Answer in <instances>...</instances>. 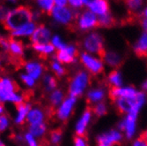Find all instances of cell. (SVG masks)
Returning a JSON list of instances; mask_svg holds the SVG:
<instances>
[{
	"label": "cell",
	"instance_id": "4fadbf2b",
	"mask_svg": "<svg viewBox=\"0 0 147 146\" xmlns=\"http://www.w3.org/2000/svg\"><path fill=\"white\" fill-rule=\"evenodd\" d=\"M25 70L28 75L32 77L34 80H37L43 75L44 66L37 61H29L25 65Z\"/></svg>",
	"mask_w": 147,
	"mask_h": 146
},
{
	"label": "cell",
	"instance_id": "44dd1931",
	"mask_svg": "<svg viewBox=\"0 0 147 146\" xmlns=\"http://www.w3.org/2000/svg\"><path fill=\"white\" fill-rule=\"evenodd\" d=\"M136 117H138L136 114L129 113L127 118L124 119V120H125V132H126V135H127L128 138H131L135 134Z\"/></svg>",
	"mask_w": 147,
	"mask_h": 146
},
{
	"label": "cell",
	"instance_id": "836d02e7",
	"mask_svg": "<svg viewBox=\"0 0 147 146\" xmlns=\"http://www.w3.org/2000/svg\"><path fill=\"white\" fill-rule=\"evenodd\" d=\"M51 44L53 45L55 48L59 49V50H64L67 48V44L62 41V39L59 36H54L51 38Z\"/></svg>",
	"mask_w": 147,
	"mask_h": 146
},
{
	"label": "cell",
	"instance_id": "2e32d148",
	"mask_svg": "<svg viewBox=\"0 0 147 146\" xmlns=\"http://www.w3.org/2000/svg\"><path fill=\"white\" fill-rule=\"evenodd\" d=\"M103 59L109 67H112L113 68H119L123 63L121 56L118 52H115L113 50L106 51V54H105Z\"/></svg>",
	"mask_w": 147,
	"mask_h": 146
},
{
	"label": "cell",
	"instance_id": "7402d4cb",
	"mask_svg": "<svg viewBox=\"0 0 147 146\" xmlns=\"http://www.w3.org/2000/svg\"><path fill=\"white\" fill-rule=\"evenodd\" d=\"M105 91L102 89H95L88 92L87 94V102L89 104H94L101 101L104 98Z\"/></svg>",
	"mask_w": 147,
	"mask_h": 146
},
{
	"label": "cell",
	"instance_id": "60d3db41",
	"mask_svg": "<svg viewBox=\"0 0 147 146\" xmlns=\"http://www.w3.org/2000/svg\"><path fill=\"white\" fill-rule=\"evenodd\" d=\"M68 4L73 8H80L83 5V1H81V0H70V1H68Z\"/></svg>",
	"mask_w": 147,
	"mask_h": 146
},
{
	"label": "cell",
	"instance_id": "4dcf8cb0",
	"mask_svg": "<svg viewBox=\"0 0 147 146\" xmlns=\"http://www.w3.org/2000/svg\"><path fill=\"white\" fill-rule=\"evenodd\" d=\"M36 3L43 11H45L49 13H51L52 9L55 6L53 0H38Z\"/></svg>",
	"mask_w": 147,
	"mask_h": 146
},
{
	"label": "cell",
	"instance_id": "9c48e42d",
	"mask_svg": "<svg viewBox=\"0 0 147 146\" xmlns=\"http://www.w3.org/2000/svg\"><path fill=\"white\" fill-rule=\"evenodd\" d=\"M136 94H138V91L132 87H126V88L111 87L109 89V98L113 102L119 98L133 99L136 98Z\"/></svg>",
	"mask_w": 147,
	"mask_h": 146
},
{
	"label": "cell",
	"instance_id": "d6986e66",
	"mask_svg": "<svg viewBox=\"0 0 147 146\" xmlns=\"http://www.w3.org/2000/svg\"><path fill=\"white\" fill-rule=\"evenodd\" d=\"M17 109V115L15 118L16 124H22L24 120L27 119L28 113L31 109V106L28 102H24L20 105H16Z\"/></svg>",
	"mask_w": 147,
	"mask_h": 146
},
{
	"label": "cell",
	"instance_id": "8d00e7d4",
	"mask_svg": "<svg viewBox=\"0 0 147 146\" xmlns=\"http://www.w3.org/2000/svg\"><path fill=\"white\" fill-rule=\"evenodd\" d=\"M20 79L22 80V81L28 87H33L36 83V80H34L32 77H30L27 74H22V75H20Z\"/></svg>",
	"mask_w": 147,
	"mask_h": 146
},
{
	"label": "cell",
	"instance_id": "e0dca14e",
	"mask_svg": "<svg viewBox=\"0 0 147 146\" xmlns=\"http://www.w3.org/2000/svg\"><path fill=\"white\" fill-rule=\"evenodd\" d=\"M45 118V115L44 111L38 107H34L31 108L30 111L28 112L26 120L29 123V125H35V124L44 122Z\"/></svg>",
	"mask_w": 147,
	"mask_h": 146
},
{
	"label": "cell",
	"instance_id": "1f68e13d",
	"mask_svg": "<svg viewBox=\"0 0 147 146\" xmlns=\"http://www.w3.org/2000/svg\"><path fill=\"white\" fill-rule=\"evenodd\" d=\"M51 69L53 70V72L55 73V74L58 76L61 77V76H63V75H65V69H64V67H63L60 65V63L56 59L53 61H51Z\"/></svg>",
	"mask_w": 147,
	"mask_h": 146
},
{
	"label": "cell",
	"instance_id": "7bdbcfd3",
	"mask_svg": "<svg viewBox=\"0 0 147 146\" xmlns=\"http://www.w3.org/2000/svg\"><path fill=\"white\" fill-rule=\"evenodd\" d=\"M133 146H147V142L140 137L133 143Z\"/></svg>",
	"mask_w": 147,
	"mask_h": 146
},
{
	"label": "cell",
	"instance_id": "83f0119b",
	"mask_svg": "<svg viewBox=\"0 0 147 146\" xmlns=\"http://www.w3.org/2000/svg\"><path fill=\"white\" fill-rule=\"evenodd\" d=\"M126 5H127L129 12L132 13V15L136 14L140 12V9L143 5V2L139 1V0H130V1L126 2Z\"/></svg>",
	"mask_w": 147,
	"mask_h": 146
},
{
	"label": "cell",
	"instance_id": "f546056e",
	"mask_svg": "<svg viewBox=\"0 0 147 146\" xmlns=\"http://www.w3.org/2000/svg\"><path fill=\"white\" fill-rule=\"evenodd\" d=\"M98 26L100 27H112L115 23V20L109 13L100 16L98 19Z\"/></svg>",
	"mask_w": 147,
	"mask_h": 146
},
{
	"label": "cell",
	"instance_id": "7c38bea8",
	"mask_svg": "<svg viewBox=\"0 0 147 146\" xmlns=\"http://www.w3.org/2000/svg\"><path fill=\"white\" fill-rule=\"evenodd\" d=\"M76 98L73 97H69L63 101L57 112L58 118L61 120H67L74 109V106L76 105Z\"/></svg>",
	"mask_w": 147,
	"mask_h": 146
},
{
	"label": "cell",
	"instance_id": "f1b7e54d",
	"mask_svg": "<svg viewBox=\"0 0 147 146\" xmlns=\"http://www.w3.org/2000/svg\"><path fill=\"white\" fill-rule=\"evenodd\" d=\"M43 81H44V86L45 90L47 91H51L56 89L57 87V81L56 79L51 75H45L43 78Z\"/></svg>",
	"mask_w": 147,
	"mask_h": 146
},
{
	"label": "cell",
	"instance_id": "74e56055",
	"mask_svg": "<svg viewBox=\"0 0 147 146\" xmlns=\"http://www.w3.org/2000/svg\"><path fill=\"white\" fill-rule=\"evenodd\" d=\"M9 127V119L6 115L0 116V132H4Z\"/></svg>",
	"mask_w": 147,
	"mask_h": 146
},
{
	"label": "cell",
	"instance_id": "8fae6325",
	"mask_svg": "<svg viewBox=\"0 0 147 146\" xmlns=\"http://www.w3.org/2000/svg\"><path fill=\"white\" fill-rule=\"evenodd\" d=\"M87 5L90 12L94 14H98L103 16L108 13L109 12V5L107 1L105 0H94V1H83V5Z\"/></svg>",
	"mask_w": 147,
	"mask_h": 146
},
{
	"label": "cell",
	"instance_id": "52a82bcc",
	"mask_svg": "<svg viewBox=\"0 0 147 146\" xmlns=\"http://www.w3.org/2000/svg\"><path fill=\"white\" fill-rule=\"evenodd\" d=\"M122 140V135L118 130H110L107 133L99 135L97 137L98 145L112 146L118 144Z\"/></svg>",
	"mask_w": 147,
	"mask_h": 146
},
{
	"label": "cell",
	"instance_id": "7dc6e473",
	"mask_svg": "<svg viewBox=\"0 0 147 146\" xmlns=\"http://www.w3.org/2000/svg\"><path fill=\"white\" fill-rule=\"evenodd\" d=\"M142 87H143V89H145V90H147V80L143 83V85H142Z\"/></svg>",
	"mask_w": 147,
	"mask_h": 146
},
{
	"label": "cell",
	"instance_id": "5b68a950",
	"mask_svg": "<svg viewBox=\"0 0 147 146\" xmlns=\"http://www.w3.org/2000/svg\"><path fill=\"white\" fill-rule=\"evenodd\" d=\"M51 16L60 24L67 25L71 23V22L76 18V13L68 7H59L54 6L51 13Z\"/></svg>",
	"mask_w": 147,
	"mask_h": 146
},
{
	"label": "cell",
	"instance_id": "bcb514c9",
	"mask_svg": "<svg viewBox=\"0 0 147 146\" xmlns=\"http://www.w3.org/2000/svg\"><path fill=\"white\" fill-rule=\"evenodd\" d=\"M4 111H5V109H4V106H3L2 105H0V116L3 115Z\"/></svg>",
	"mask_w": 147,
	"mask_h": 146
},
{
	"label": "cell",
	"instance_id": "30bf717a",
	"mask_svg": "<svg viewBox=\"0 0 147 146\" xmlns=\"http://www.w3.org/2000/svg\"><path fill=\"white\" fill-rule=\"evenodd\" d=\"M98 26V18L90 11H85L84 13H82L78 19V27L82 30H87Z\"/></svg>",
	"mask_w": 147,
	"mask_h": 146
},
{
	"label": "cell",
	"instance_id": "f6af8a7d",
	"mask_svg": "<svg viewBox=\"0 0 147 146\" xmlns=\"http://www.w3.org/2000/svg\"><path fill=\"white\" fill-rule=\"evenodd\" d=\"M140 137H141L144 140H145V141L147 142V129H146V130H145V131H144V132L140 135Z\"/></svg>",
	"mask_w": 147,
	"mask_h": 146
},
{
	"label": "cell",
	"instance_id": "484cf974",
	"mask_svg": "<svg viewBox=\"0 0 147 146\" xmlns=\"http://www.w3.org/2000/svg\"><path fill=\"white\" fill-rule=\"evenodd\" d=\"M108 81L109 83H111L112 87L121 88V86L122 85L121 75L120 74V72H118L117 70H113L108 75Z\"/></svg>",
	"mask_w": 147,
	"mask_h": 146
},
{
	"label": "cell",
	"instance_id": "cb8c5ba5",
	"mask_svg": "<svg viewBox=\"0 0 147 146\" xmlns=\"http://www.w3.org/2000/svg\"><path fill=\"white\" fill-rule=\"evenodd\" d=\"M55 59L61 63H73L76 61V57L71 55L67 49L58 50Z\"/></svg>",
	"mask_w": 147,
	"mask_h": 146
},
{
	"label": "cell",
	"instance_id": "d6a6232c",
	"mask_svg": "<svg viewBox=\"0 0 147 146\" xmlns=\"http://www.w3.org/2000/svg\"><path fill=\"white\" fill-rule=\"evenodd\" d=\"M94 113L96 114L97 116L98 117H101V116H104L106 115L107 112V108L106 106L104 103H99V104H97L96 106H94L93 108L91 109Z\"/></svg>",
	"mask_w": 147,
	"mask_h": 146
},
{
	"label": "cell",
	"instance_id": "816d5d0a",
	"mask_svg": "<svg viewBox=\"0 0 147 146\" xmlns=\"http://www.w3.org/2000/svg\"><path fill=\"white\" fill-rule=\"evenodd\" d=\"M0 101H1V100H0Z\"/></svg>",
	"mask_w": 147,
	"mask_h": 146
},
{
	"label": "cell",
	"instance_id": "d4e9b609",
	"mask_svg": "<svg viewBox=\"0 0 147 146\" xmlns=\"http://www.w3.org/2000/svg\"><path fill=\"white\" fill-rule=\"evenodd\" d=\"M63 99H64V93H63V91L60 89L53 90L50 95L51 105L53 107H56L59 105H60V104L63 102Z\"/></svg>",
	"mask_w": 147,
	"mask_h": 146
},
{
	"label": "cell",
	"instance_id": "ba28073f",
	"mask_svg": "<svg viewBox=\"0 0 147 146\" xmlns=\"http://www.w3.org/2000/svg\"><path fill=\"white\" fill-rule=\"evenodd\" d=\"M51 40V31L44 25L36 27L35 32L30 36L32 44H47Z\"/></svg>",
	"mask_w": 147,
	"mask_h": 146
},
{
	"label": "cell",
	"instance_id": "ac0fdd59",
	"mask_svg": "<svg viewBox=\"0 0 147 146\" xmlns=\"http://www.w3.org/2000/svg\"><path fill=\"white\" fill-rule=\"evenodd\" d=\"M36 26L34 22H29L20 28L12 31V36L13 37H25V36H31L35 32Z\"/></svg>",
	"mask_w": 147,
	"mask_h": 146
},
{
	"label": "cell",
	"instance_id": "681fc988",
	"mask_svg": "<svg viewBox=\"0 0 147 146\" xmlns=\"http://www.w3.org/2000/svg\"><path fill=\"white\" fill-rule=\"evenodd\" d=\"M0 146H5V144L1 140H0Z\"/></svg>",
	"mask_w": 147,
	"mask_h": 146
},
{
	"label": "cell",
	"instance_id": "3957f363",
	"mask_svg": "<svg viewBox=\"0 0 147 146\" xmlns=\"http://www.w3.org/2000/svg\"><path fill=\"white\" fill-rule=\"evenodd\" d=\"M89 83V75L84 71H79L71 81L69 85V97L76 98V97L81 96Z\"/></svg>",
	"mask_w": 147,
	"mask_h": 146
},
{
	"label": "cell",
	"instance_id": "9a60e30c",
	"mask_svg": "<svg viewBox=\"0 0 147 146\" xmlns=\"http://www.w3.org/2000/svg\"><path fill=\"white\" fill-rule=\"evenodd\" d=\"M135 98H119L113 101L114 105L116 106L117 110L121 113H130L135 106Z\"/></svg>",
	"mask_w": 147,
	"mask_h": 146
},
{
	"label": "cell",
	"instance_id": "ab89813d",
	"mask_svg": "<svg viewBox=\"0 0 147 146\" xmlns=\"http://www.w3.org/2000/svg\"><path fill=\"white\" fill-rule=\"evenodd\" d=\"M0 48L5 51L9 50V40H6L5 38L0 37Z\"/></svg>",
	"mask_w": 147,
	"mask_h": 146
},
{
	"label": "cell",
	"instance_id": "ffe728a7",
	"mask_svg": "<svg viewBox=\"0 0 147 146\" xmlns=\"http://www.w3.org/2000/svg\"><path fill=\"white\" fill-rule=\"evenodd\" d=\"M9 50L16 59H22L23 56V46L22 42L14 38L9 40Z\"/></svg>",
	"mask_w": 147,
	"mask_h": 146
},
{
	"label": "cell",
	"instance_id": "277c9868",
	"mask_svg": "<svg viewBox=\"0 0 147 146\" xmlns=\"http://www.w3.org/2000/svg\"><path fill=\"white\" fill-rule=\"evenodd\" d=\"M16 83L7 77H0V100L9 102V99L15 92H18Z\"/></svg>",
	"mask_w": 147,
	"mask_h": 146
},
{
	"label": "cell",
	"instance_id": "f35d334b",
	"mask_svg": "<svg viewBox=\"0 0 147 146\" xmlns=\"http://www.w3.org/2000/svg\"><path fill=\"white\" fill-rule=\"evenodd\" d=\"M25 140L27 141L28 146H38V143L36 141L35 137L31 134H29V133H27L25 135Z\"/></svg>",
	"mask_w": 147,
	"mask_h": 146
},
{
	"label": "cell",
	"instance_id": "e575fe53",
	"mask_svg": "<svg viewBox=\"0 0 147 146\" xmlns=\"http://www.w3.org/2000/svg\"><path fill=\"white\" fill-rule=\"evenodd\" d=\"M51 142L54 144H57L60 142L62 137V131L60 129H55L51 133Z\"/></svg>",
	"mask_w": 147,
	"mask_h": 146
},
{
	"label": "cell",
	"instance_id": "d590c367",
	"mask_svg": "<svg viewBox=\"0 0 147 146\" xmlns=\"http://www.w3.org/2000/svg\"><path fill=\"white\" fill-rule=\"evenodd\" d=\"M10 12H11V10L7 6L0 5V22H5Z\"/></svg>",
	"mask_w": 147,
	"mask_h": 146
},
{
	"label": "cell",
	"instance_id": "8992f818",
	"mask_svg": "<svg viewBox=\"0 0 147 146\" xmlns=\"http://www.w3.org/2000/svg\"><path fill=\"white\" fill-rule=\"evenodd\" d=\"M81 61L93 75H99L104 70V65L102 61L99 59H97L86 52L81 54Z\"/></svg>",
	"mask_w": 147,
	"mask_h": 146
},
{
	"label": "cell",
	"instance_id": "7a4b0ae2",
	"mask_svg": "<svg viewBox=\"0 0 147 146\" xmlns=\"http://www.w3.org/2000/svg\"><path fill=\"white\" fill-rule=\"evenodd\" d=\"M83 47L90 53H96L101 59L106 54L103 37L98 33H90L83 40Z\"/></svg>",
	"mask_w": 147,
	"mask_h": 146
},
{
	"label": "cell",
	"instance_id": "c3c4849f",
	"mask_svg": "<svg viewBox=\"0 0 147 146\" xmlns=\"http://www.w3.org/2000/svg\"><path fill=\"white\" fill-rule=\"evenodd\" d=\"M144 17H145L144 19H146V20H147V7L144 9Z\"/></svg>",
	"mask_w": 147,
	"mask_h": 146
},
{
	"label": "cell",
	"instance_id": "603a6c76",
	"mask_svg": "<svg viewBox=\"0 0 147 146\" xmlns=\"http://www.w3.org/2000/svg\"><path fill=\"white\" fill-rule=\"evenodd\" d=\"M46 131V125L45 122L30 125L28 128V133L31 134L34 137H41L44 135Z\"/></svg>",
	"mask_w": 147,
	"mask_h": 146
},
{
	"label": "cell",
	"instance_id": "f907efd6",
	"mask_svg": "<svg viewBox=\"0 0 147 146\" xmlns=\"http://www.w3.org/2000/svg\"><path fill=\"white\" fill-rule=\"evenodd\" d=\"M1 64H2V61H1V59H0V67H1Z\"/></svg>",
	"mask_w": 147,
	"mask_h": 146
},
{
	"label": "cell",
	"instance_id": "6da1fadb",
	"mask_svg": "<svg viewBox=\"0 0 147 146\" xmlns=\"http://www.w3.org/2000/svg\"><path fill=\"white\" fill-rule=\"evenodd\" d=\"M32 20L33 13L31 12V10L28 6L20 5L11 10L5 20L4 25L6 29L12 32L29 22H32Z\"/></svg>",
	"mask_w": 147,
	"mask_h": 146
},
{
	"label": "cell",
	"instance_id": "b9f144b4",
	"mask_svg": "<svg viewBox=\"0 0 147 146\" xmlns=\"http://www.w3.org/2000/svg\"><path fill=\"white\" fill-rule=\"evenodd\" d=\"M75 146H87L86 143L82 137H75Z\"/></svg>",
	"mask_w": 147,
	"mask_h": 146
},
{
	"label": "cell",
	"instance_id": "5bb4252c",
	"mask_svg": "<svg viewBox=\"0 0 147 146\" xmlns=\"http://www.w3.org/2000/svg\"><path fill=\"white\" fill-rule=\"evenodd\" d=\"M91 111L92 110L90 108H87L82 115L81 119L76 123V135H78V137H82V135L85 134L87 126H88V124H89L90 118H91Z\"/></svg>",
	"mask_w": 147,
	"mask_h": 146
},
{
	"label": "cell",
	"instance_id": "4316f807",
	"mask_svg": "<svg viewBox=\"0 0 147 146\" xmlns=\"http://www.w3.org/2000/svg\"><path fill=\"white\" fill-rule=\"evenodd\" d=\"M32 47L37 52L44 54V55H50L54 51L55 47L51 44H32Z\"/></svg>",
	"mask_w": 147,
	"mask_h": 146
},
{
	"label": "cell",
	"instance_id": "ee69618b",
	"mask_svg": "<svg viewBox=\"0 0 147 146\" xmlns=\"http://www.w3.org/2000/svg\"><path fill=\"white\" fill-rule=\"evenodd\" d=\"M67 1L66 0H55L54 1V5L55 6H59V7H66L67 5Z\"/></svg>",
	"mask_w": 147,
	"mask_h": 146
}]
</instances>
